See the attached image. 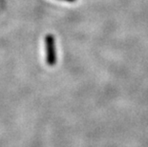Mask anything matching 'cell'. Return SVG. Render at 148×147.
<instances>
[{
	"label": "cell",
	"mask_w": 148,
	"mask_h": 147,
	"mask_svg": "<svg viewBox=\"0 0 148 147\" xmlns=\"http://www.w3.org/2000/svg\"><path fill=\"white\" fill-rule=\"evenodd\" d=\"M65 1H69V2H72V1H75V0H65Z\"/></svg>",
	"instance_id": "cell-2"
},
{
	"label": "cell",
	"mask_w": 148,
	"mask_h": 147,
	"mask_svg": "<svg viewBox=\"0 0 148 147\" xmlns=\"http://www.w3.org/2000/svg\"><path fill=\"white\" fill-rule=\"evenodd\" d=\"M46 58L47 63L49 65H55L56 61V45H55V38L53 36H47L46 39Z\"/></svg>",
	"instance_id": "cell-1"
}]
</instances>
